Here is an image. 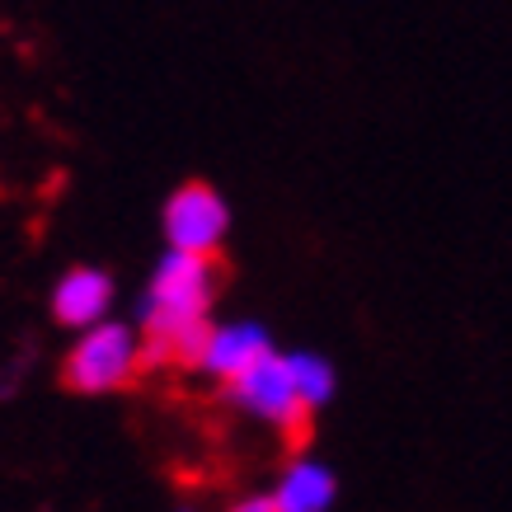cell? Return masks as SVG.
Here are the masks:
<instances>
[{"label": "cell", "mask_w": 512, "mask_h": 512, "mask_svg": "<svg viewBox=\"0 0 512 512\" xmlns=\"http://www.w3.org/2000/svg\"><path fill=\"white\" fill-rule=\"evenodd\" d=\"M113 306H118V287L104 268L94 264H76L66 268L62 278L52 282V292H47V311L62 329H85L94 320H109Z\"/></svg>", "instance_id": "6"}, {"label": "cell", "mask_w": 512, "mask_h": 512, "mask_svg": "<svg viewBox=\"0 0 512 512\" xmlns=\"http://www.w3.org/2000/svg\"><path fill=\"white\" fill-rule=\"evenodd\" d=\"M231 221V198L202 179L179 184L160 207L165 249H188V254H221V245L231 240Z\"/></svg>", "instance_id": "4"}, {"label": "cell", "mask_w": 512, "mask_h": 512, "mask_svg": "<svg viewBox=\"0 0 512 512\" xmlns=\"http://www.w3.org/2000/svg\"><path fill=\"white\" fill-rule=\"evenodd\" d=\"M273 512H329L339 503V475L325 456L315 451H292L282 461L278 480L268 484Z\"/></svg>", "instance_id": "7"}, {"label": "cell", "mask_w": 512, "mask_h": 512, "mask_svg": "<svg viewBox=\"0 0 512 512\" xmlns=\"http://www.w3.org/2000/svg\"><path fill=\"white\" fill-rule=\"evenodd\" d=\"M235 512H273V503H268V489H259V494H245L240 503H235Z\"/></svg>", "instance_id": "9"}, {"label": "cell", "mask_w": 512, "mask_h": 512, "mask_svg": "<svg viewBox=\"0 0 512 512\" xmlns=\"http://www.w3.org/2000/svg\"><path fill=\"white\" fill-rule=\"evenodd\" d=\"M221 296V264L217 254H188L165 249L141 287L137 320L146 343V367H188L202 329L212 325Z\"/></svg>", "instance_id": "1"}, {"label": "cell", "mask_w": 512, "mask_h": 512, "mask_svg": "<svg viewBox=\"0 0 512 512\" xmlns=\"http://www.w3.org/2000/svg\"><path fill=\"white\" fill-rule=\"evenodd\" d=\"M226 404H231L240 419L259 423L268 433H282V437H296L311 419V409L301 404L292 386V372H287V357L273 348L268 357H259L254 367H245L240 376H231L226 386H221Z\"/></svg>", "instance_id": "3"}, {"label": "cell", "mask_w": 512, "mask_h": 512, "mask_svg": "<svg viewBox=\"0 0 512 512\" xmlns=\"http://www.w3.org/2000/svg\"><path fill=\"white\" fill-rule=\"evenodd\" d=\"M278 348L268 325L259 320H212V325L202 329L198 348H193V362H188V372H198L202 381H217L226 386L231 376H240L245 367H254L259 357H268Z\"/></svg>", "instance_id": "5"}, {"label": "cell", "mask_w": 512, "mask_h": 512, "mask_svg": "<svg viewBox=\"0 0 512 512\" xmlns=\"http://www.w3.org/2000/svg\"><path fill=\"white\" fill-rule=\"evenodd\" d=\"M146 372V343H141V329L132 320H94V325L76 329L71 334V348L62 357V381L66 390L76 395H118L127 390L137 376Z\"/></svg>", "instance_id": "2"}, {"label": "cell", "mask_w": 512, "mask_h": 512, "mask_svg": "<svg viewBox=\"0 0 512 512\" xmlns=\"http://www.w3.org/2000/svg\"><path fill=\"white\" fill-rule=\"evenodd\" d=\"M282 357H287V372H292V386L301 395V404L311 414L329 409L334 395H339V367L325 353H315V348H292V353H282Z\"/></svg>", "instance_id": "8"}]
</instances>
